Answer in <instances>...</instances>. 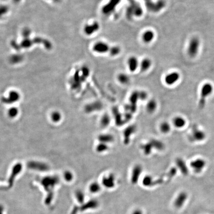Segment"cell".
<instances>
[{"mask_svg":"<svg viewBox=\"0 0 214 214\" xmlns=\"http://www.w3.org/2000/svg\"><path fill=\"white\" fill-rule=\"evenodd\" d=\"M213 91V87L212 85L207 83L203 85L201 88L200 93V98L199 100L198 106L200 109L204 108L206 102V99L212 94Z\"/></svg>","mask_w":214,"mask_h":214,"instance_id":"6da1fadb","label":"cell"},{"mask_svg":"<svg viewBox=\"0 0 214 214\" xmlns=\"http://www.w3.org/2000/svg\"><path fill=\"white\" fill-rule=\"evenodd\" d=\"M206 135L204 131L200 130L197 125L192 126L191 133L188 135V139L191 142L202 141L206 138Z\"/></svg>","mask_w":214,"mask_h":214,"instance_id":"7a4b0ae2","label":"cell"},{"mask_svg":"<svg viewBox=\"0 0 214 214\" xmlns=\"http://www.w3.org/2000/svg\"><path fill=\"white\" fill-rule=\"evenodd\" d=\"M110 46L106 42L103 41H98L94 43L92 45V51L96 54H105L109 52Z\"/></svg>","mask_w":214,"mask_h":214,"instance_id":"3957f363","label":"cell"},{"mask_svg":"<svg viewBox=\"0 0 214 214\" xmlns=\"http://www.w3.org/2000/svg\"><path fill=\"white\" fill-rule=\"evenodd\" d=\"M101 184L106 188H114L116 184V177L115 175L110 173L105 175L102 179Z\"/></svg>","mask_w":214,"mask_h":214,"instance_id":"277c9868","label":"cell"},{"mask_svg":"<svg viewBox=\"0 0 214 214\" xmlns=\"http://www.w3.org/2000/svg\"><path fill=\"white\" fill-rule=\"evenodd\" d=\"M200 41L197 37H193L191 39L188 48V54L191 57H194L198 53L199 50Z\"/></svg>","mask_w":214,"mask_h":214,"instance_id":"5b68a950","label":"cell"},{"mask_svg":"<svg viewBox=\"0 0 214 214\" xmlns=\"http://www.w3.org/2000/svg\"><path fill=\"white\" fill-rule=\"evenodd\" d=\"M100 26L97 21L86 24L83 28V32L86 35L90 36L95 34L100 29Z\"/></svg>","mask_w":214,"mask_h":214,"instance_id":"8992f818","label":"cell"},{"mask_svg":"<svg viewBox=\"0 0 214 214\" xmlns=\"http://www.w3.org/2000/svg\"><path fill=\"white\" fill-rule=\"evenodd\" d=\"M206 164L205 161L202 159H197L191 162L190 166L195 172L199 174L204 169Z\"/></svg>","mask_w":214,"mask_h":214,"instance_id":"52a82bcc","label":"cell"},{"mask_svg":"<svg viewBox=\"0 0 214 214\" xmlns=\"http://www.w3.org/2000/svg\"><path fill=\"white\" fill-rule=\"evenodd\" d=\"M140 62L136 56H132L128 57L127 60V66L130 72L135 73L139 69Z\"/></svg>","mask_w":214,"mask_h":214,"instance_id":"ba28073f","label":"cell"},{"mask_svg":"<svg viewBox=\"0 0 214 214\" xmlns=\"http://www.w3.org/2000/svg\"><path fill=\"white\" fill-rule=\"evenodd\" d=\"M99 203L95 199H92L79 206V212H84L89 210L96 209L99 207Z\"/></svg>","mask_w":214,"mask_h":214,"instance_id":"9c48e42d","label":"cell"},{"mask_svg":"<svg viewBox=\"0 0 214 214\" xmlns=\"http://www.w3.org/2000/svg\"><path fill=\"white\" fill-rule=\"evenodd\" d=\"M188 198V194L184 191L180 192L174 201V206L177 209H180L184 206Z\"/></svg>","mask_w":214,"mask_h":214,"instance_id":"30bf717a","label":"cell"},{"mask_svg":"<svg viewBox=\"0 0 214 214\" xmlns=\"http://www.w3.org/2000/svg\"><path fill=\"white\" fill-rule=\"evenodd\" d=\"M142 168L140 165H136L134 167L132 170L131 175V182L133 184H136L138 183L139 179L141 175Z\"/></svg>","mask_w":214,"mask_h":214,"instance_id":"8fae6325","label":"cell"},{"mask_svg":"<svg viewBox=\"0 0 214 214\" xmlns=\"http://www.w3.org/2000/svg\"><path fill=\"white\" fill-rule=\"evenodd\" d=\"M180 78L179 73L176 72L168 74L165 78V81L167 85H172L177 82Z\"/></svg>","mask_w":214,"mask_h":214,"instance_id":"7c38bea8","label":"cell"},{"mask_svg":"<svg viewBox=\"0 0 214 214\" xmlns=\"http://www.w3.org/2000/svg\"><path fill=\"white\" fill-rule=\"evenodd\" d=\"M58 183V179L56 177H47L43 180V185L45 187L46 189L49 190L53 188Z\"/></svg>","mask_w":214,"mask_h":214,"instance_id":"4fadbf2b","label":"cell"},{"mask_svg":"<svg viewBox=\"0 0 214 214\" xmlns=\"http://www.w3.org/2000/svg\"><path fill=\"white\" fill-rule=\"evenodd\" d=\"M98 142L100 143L108 144L113 142L115 140L114 137L111 134L109 133H103L100 134L97 138Z\"/></svg>","mask_w":214,"mask_h":214,"instance_id":"5bb4252c","label":"cell"},{"mask_svg":"<svg viewBox=\"0 0 214 214\" xmlns=\"http://www.w3.org/2000/svg\"><path fill=\"white\" fill-rule=\"evenodd\" d=\"M175 162H176V165L181 172L184 175H187L188 174V169L184 161L182 158H177L175 160Z\"/></svg>","mask_w":214,"mask_h":214,"instance_id":"9a60e30c","label":"cell"},{"mask_svg":"<svg viewBox=\"0 0 214 214\" xmlns=\"http://www.w3.org/2000/svg\"><path fill=\"white\" fill-rule=\"evenodd\" d=\"M155 37V33L151 30H147L142 33L141 35L142 40L145 43L151 42Z\"/></svg>","mask_w":214,"mask_h":214,"instance_id":"2e32d148","label":"cell"},{"mask_svg":"<svg viewBox=\"0 0 214 214\" xmlns=\"http://www.w3.org/2000/svg\"><path fill=\"white\" fill-rule=\"evenodd\" d=\"M152 61L148 57L144 58L139 63V67L140 71L142 72H146L148 71L151 66Z\"/></svg>","mask_w":214,"mask_h":214,"instance_id":"e0dca14e","label":"cell"},{"mask_svg":"<svg viewBox=\"0 0 214 214\" xmlns=\"http://www.w3.org/2000/svg\"><path fill=\"white\" fill-rule=\"evenodd\" d=\"M157 108V103L155 100H149L146 106V109L147 112L150 114L154 113Z\"/></svg>","mask_w":214,"mask_h":214,"instance_id":"ac0fdd59","label":"cell"},{"mask_svg":"<svg viewBox=\"0 0 214 214\" xmlns=\"http://www.w3.org/2000/svg\"><path fill=\"white\" fill-rule=\"evenodd\" d=\"M89 191L92 194H96L99 192L101 189V185L97 181L91 182L89 186Z\"/></svg>","mask_w":214,"mask_h":214,"instance_id":"d6986e66","label":"cell"},{"mask_svg":"<svg viewBox=\"0 0 214 214\" xmlns=\"http://www.w3.org/2000/svg\"><path fill=\"white\" fill-rule=\"evenodd\" d=\"M117 80L120 84L127 85L130 83V78L128 75L125 73H121L117 76Z\"/></svg>","mask_w":214,"mask_h":214,"instance_id":"ffe728a7","label":"cell"},{"mask_svg":"<svg viewBox=\"0 0 214 214\" xmlns=\"http://www.w3.org/2000/svg\"><path fill=\"white\" fill-rule=\"evenodd\" d=\"M111 121V119L109 115L107 114H105L101 116L100 121V123L102 127H108Z\"/></svg>","mask_w":214,"mask_h":214,"instance_id":"44dd1931","label":"cell"},{"mask_svg":"<svg viewBox=\"0 0 214 214\" xmlns=\"http://www.w3.org/2000/svg\"><path fill=\"white\" fill-rule=\"evenodd\" d=\"M174 125L177 128H182L186 125V121L181 116H177L173 120Z\"/></svg>","mask_w":214,"mask_h":214,"instance_id":"7402d4cb","label":"cell"},{"mask_svg":"<svg viewBox=\"0 0 214 214\" xmlns=\"http://www.w3.org/2000/svg\"><path fill=\"white\" fill-rule=\"evenodd\" d=\"M75 197L80 205L85 202V194L81 190H77L75 192Z\"/></svg>","mask_w":214,"mask_h":214,"instance_id":"603a6c76","label":"cell"},{"mask_svg":"<svg viewBox=\"0 0 214 214\" xmlns=\"http://www.w3.org/2000/svg\"><path fill=\"white\" fill-rule=\"evenodd\" d=\"M154 180L151 175H146L142 179V184L145 187H151L154 186Z\"/></svg>","mask_w":214,"mask_h":214,"instance_id":"cb8c5ba5","label":"cell"},{"mask_svg":"<svg viewBox=\"0 0 214 214\" xmlns=\"http://www.w3.org/2000/svg\"><path fill=\"white\" fill-rule=\"evenodd\" d=\"M150 142H151V143H152V146L153 147V148L156 149L157 150H163L165 148V145L160 140H157V139H152L150 140Z\"/></svg>","mask_w":214,"mask_h":214,"instance_id":"d4e9b609","label":"cell"},{"mask_svg":"<svg viewBox=\"0 0 214 214\" xmlns=\"http://www.w3.org/2000/svg\"><path fill=\"white\" fill-rule=\"evenodd\" d=\"M121 52V48L118 46H113L110 47L109 53L110 55L113 57L118 56V55Z\"/></svg>","mask_w":214,"mask_h":214,"instance_id":"484cf974","label":"cell"},{"mask_svg":"<svg viewBox=\"0 0 214 214\" xmlns=\"http://www.w3.org/2000/svg\"><path fill=\"white\" fill-rule=\"evenodd\" d=\"M108 149H109V145L107 144L99 142V143L96 146V151L100 153L106 152L108 151Z\"/></svg>","mask_w":214,"mask_h":214,"instance_id":"4316f807","label":"cell"},{"mask_svg":"<svg viewBox=\"0 0 214 214\" xmlns=\"http://www.w3.org/2000/svg\"><path fill=\"white\" fill-rule=\"evenodd\" d=\"M160 129L161 132H162V133L166 134V133H169V132H170L171 127H170V125L168 122L165 121L161 124Z\"/></svg>","mask_w":214,"mask_h":214,"instance_id":"83f0119b","label":"cell"},{"mask_svg":"<svg viewBox=\"0 0 214 214\" xmlns=\"http://www.w3.org/2000/svg\"><path fill=\"white\" fill-rule=\"evenodd\" d=\"M64 177L66 181L67 182H71L73 181L74 178V175L72 172L68 170L64 172Z\"/></svg>","mask_w":214,"mask_h":214,"instance_id":"f1b7e54d","label":"cell"},{"mask_svg":"<svg viewBox=\"0 0 214 214\" xmlns=\"http://www.w3.org/2000/svg\"><path fill=\"white\" fill-rule=\"evenodd\" d=\"M52 118V120H53V121H55V122H58L61 119V114L58 113V112H55V113L53 114Z\"/></svg>","mask_w":214,"mask_h":214,"instance_id":"f546056e","label":"cell"},{"mask_svg":"<svg viewBox=\"0 0 214 214\" xmlns=\"http://www.w3.org/2000/svg\"><path fill=\"white\" fill-rule=\"evenodd\" d=\"M79 212V206H74L72 211L71 212V214H77Z\"/></svg>","mask_w":214,"mask_h":214,"instance_id":"4dcf8cb0","label":"cell"},{"mask_svg":"<svg viewBox=\"0 0 214 214\" xmlns=\"http://www.w3.org/2000/svg\"><path fill=\"white\" fill-rule=\"evenodd\" d=\"M132 214H143V213L141 209H136L132 212Z\"/></svg>","mask_w":214,"mask_h":214,"instance_id":"1f68e13d","label":"cell"},{"mask_svg":"<svg viewBox=\"0 0 214 214\" xmlns=\"http://www.w3.org/2000/svg\"><path fill=\"white\" fill-rule=\"evenodd\" d=\"M10 115H11L12 116H15V114H17V110H13V109H12V110H11V111L10 112Z\"/></svg>","mask_w":214,"mask_h":214,"instance_id":"d6a6232c","label":"cell"},{"mask_svg":"<svg viewBox=\"0 0 214 214\" xmlns=\"http://www.w3.org/2000/svg\"><path fill=\"white\" fill-rule=\"evenodd\" d=\"M3 208L2 206L0 205V214H2V212H3Z\"/></svg>","mask_w":214,"mask_h":214,"instance_id":"836d02e7","label":"cell"},{"mask_svg":"<svg viewBox=\"0 0 214 214\" xmlns=\"http://www.w3.org/2000/svg\"><path fill=\"white\" fill-rule=\"evenodd\" d=\"M55 1H59V0H55Z\"/></svg>","mask_w":214,"mask_h":214,"instance_id":"e575fe53","label":"cell"}]
</instances>
